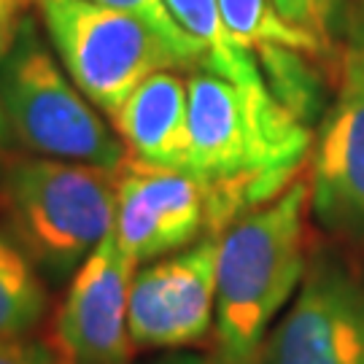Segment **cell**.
<instances>
[{
  "instance_id": "obj_1",
  "label": "cell",
  "mask_w": 364,
  "mask_h": 364,
  "mask_svg": "<svg viewBox=\"0 0 364 364\" xmlns=\"http://www.w3.org/2000/svg\"><path fill=\"white\" fill-rule=\"evenodd\" d=\"M189 165L208 195V235L273 203L311 151V124L267 81L243 87L208 70L186 78Z\"/></svg>"
},
{
  "instance_id": "obj_2",
  "label": "cell",
  "mask_w": 364,
  "mask_h": 364,
  "mask_svg": "<svg viewBox=\"0 0 364 364\" xmlns=\"http://www.w3.org/2000/svg\"><path fill=\"white\" fill-rule=\"evenodd\" d=\"M311 186L291 181L273 203L251 210L219 235L216 348L259 359L275 313L305 275V205Z\"/></svg>"
},
{
  "instance_id": "obj_3",
  "label": "cell",
  "mask_w": 364,
  "mask_h": 364,
  "mask_svg": "<svg viewBox=\"0 0 364 364\" xmlns=\"http://www.w3.org/2000/svg\"><path fill=\"white\" fill-rule=\"evenodd\" d=\"M6 205L25 254L60 278L114 232L117 176L49 156L16 159L6 173Z\"/></svg>"
},
{
  "instance_id": "obj_4",
  "label": "cell",
  "mask_w": 364,
  "mask_h": 364,
  "mask_svg": "<svg viewBox=\"0 0 364 364\" xmlns=\"http://www.w3.org/2000/svg\"><path fill=\"white\" fill-rule=\"evenodd\" d=\"M0 103L11 135L30 151L105 170L124 159L122 144L63 76L30 16L0 60Z\"/></svg>"
},
{
  "instance_id": "obj_5",
  "label": "cell",
  "mask_w": 364,
  "mask_h": 364,
  "mask_svg": "<svg viewBox=\"0 0 364 364\" xmlns=\"http://www.w3.org/2000/svg\"><path fill=\"white\" fill-rule=\"evenodd\" d=\"M36 6L78 92L108 117L144 78L183 68L168 41L127 11L95 0H36Z\"/></svg>"
},
{
  "instance_id": "obj_6",
  "label": "cell",
  "mask_w": 364,
  "mask_h": 364,
  "mask_svg": "<svg viewBox=\"0 0 364 364\" xmlns=\"http://www.w3.org/2000/svg\"><path fill=\"white\" fill-rule=\"evenodd\" d=\"M219 235L154 262L132 275L130 338L135 348H183L203 343L216 316Z\"/></svg>"
},
{
  "instance_id": "obj_7",
  "label": "cell",
  "mask_w": 364,
  "mask_h": 364,
  "mask_svg": "<svg viewBox=\"0 0 364 364\" xmlns=\"http://www.w3.org/2000/svg\"><path fill=\"white\" fill-rule=\"evenodd\" d=\"M117 176L119 248L138 262L156 259L208 235V195L203 181L178 168L124 156Z\"/></svg>"
},
{
  "instance_id": "obj_8",
  "label": "cell",
  "mask_w": 364,
  "mask_h": 364,
  "mask_svg": "<svg viewBox=\"0 0 364 364\" xmlns=\"http://www.w3.org/2000/svg\"><path fill=\"white\" fill-rule=\"evenodd\" d=\"M264 356L267 364H364L362 278L332 257H316Z\"/></svg>"
},
{
  "instance_id": "obj_9",
  "label": "cell",
  "mask_w": 364,
  "mask_h": 364,
  "mask_svg": "<svg viewBox=\"0 0 364 364\" xmlns=\"http://www.w3.org/2000/svg\"><path fill=\"white\" fill-rule=\"evenodd\" d=\"M135 262L119 248L117 232L78 267L57 318L52 343L65 364H130V287Z\"/></svg>"
},
{
  "instance_id": "obj_10",
  "label": "cell",
  "mask_w": 364,
  "mask_h": 364,
  "mask_svg": "<svg viewBox=\"0 0 364 364\" xmlns=\"http://www.w3.org/2000/svg\"><path fill=\"white\" fill-rule=\"evenodd\" d=\"M311 205L324 230L364 246V49L359 46L343 57L338 97L321 124Z\"/></svg>"
},
{
  "instance_id": "obj_11",
  "label": "cell",
  "mask_w": 364,
  "mask_h": 364,
  "mask_svg": "<svg viewBox=\"0 0 364 364\" xmlns=\"http://www.w3.org/2000/svg\"><path fill=\"white\" fill-rule=\"evenodd\" d=\"M122 141L132 156L151 165L186 170L189 127H186V81L173 70H156L144 78L124 105L114 114ZM189 173V170H186Z\"/></svg>"
},
{
  "instance_id": "obj_12",
  "label": "cell",
  "mask_w": 364,
  "mask_h": 364,
  "mask_svg": "<svg viewBox=\"0 0 364 364\" xmlns=\"http://www.w3.org/2000/svg\"><path fill=\"white\" fill-rule=\"evenodd\" d=\"M173 25L200 52V70L230 78L243 87L264 84L259 60L230 36L219 11V0H162Z\"/></svg>"
},
{
  "instance_id": "obj_13",
  "label": "cell",
  "mask_w": 364,
  "mask_h": 364,
  "mask_svg": "<svg viewBox=\"0 0 364 364\" xmlns=\"http://www.w3.org/2000/svg\"><path fill=\"white\" fill-rule=\"evenodd\" d=\"M219 11L230 36L251 52L267 46L299 54H318L326 49L308 30L287 22L273 0H219Z\"/></svg>"
},
{
  "instance_id": "obj_14",
  "label": "cell",
  "mask_w": 364,
  "mask_h": 364,
  "mask_svg": "<svg viewBox=\"0 0 364 364\" xmlns=\"http://www.w3.org/2000/svg\"><path fill=\"white\" fill-rule=\"evenodd\" d=\"M46 311V291L25 248L0 232V338L25 335Z\"/></svg>"
},
{
  "instance_id": "obj_15",
  "label": "cell",
  "mask_w": 364,
  "mask_h": 364,
  "mask_svg": "<svg viewBox=\"0 0 364 364\" xmlns=\"http://www.w3.org/2000/svg\"><path fill=\"white\" fill-rule=\"evenodd\" d=\"M95 3H103L108 9H119V11H127L132 16H138V19H144L159 38H165L176 49V54L181 57L186 70H200V52L186 41L181 30L173 25V19L165 11L162 0H95Z\"/></svg>"
},
{
  "instance_id": "obj_16",
  "label": "cell",
  "mask_w": 364,
  "mask_h": 364,
  "mask_svg": "<svg viewBox=\"0 0 364 364\" xmlns=\"http://www.w3.org/2000/svg\"><path fill=\"white\" fill-rule=\"evenodd\" d=\"M281 16L329 46L340 19V0H273Z\"/></svg>"
},
{
  "instance_id": "obj_17",
  "label": "cell",
  "mask_w": 364,
  "mask_h": 364,
  "mask_svg": "<svg viewBox=\"0 0 364 364\" xmlns=\"http://www.w3.org/2000/svg\"><path fill=\"white\" fill-rule=\"evenodd\" d=\"M0 364H65V359L52 340L3 335L0 338Z\"/></svg>"
},
{
  "instance_id": "obj_18",
  "label": "cell",
  "mask_w": 364,
  "mask_h": 364,
  "mask_svg": "<svg viewBox=\"0 0 364 364\" xmlns=\"http://www.w3.org/2000/svg\"><path fill=\"white\" fill-rule=\"evenodd\" d=\"M22 19V0H0V60L11 49Z\"/></svg>"
},
{
  "instance_id": "obj_19",
  "label": "cell",
  "mask_w": 364,
  "mask_h": 364,
  "mask_svg": "<svg viewBox=\"0 0 364 364\" xmlns=\"http://www.w3.org/2000/svg\"><path fill=\"white\" fill-rule=\"evenodd\" d=\"M151 364H259V359H237L230 353H221L216 348V353L208 356H189V353H178V356H165V359H156Z\"/></svg>"
},
{
  "instance_id": "obj_20",
  "label": "cell",
  "mask_w": 364,
  "mask_h": 364,
  "mask_svg": "<svg viewBox=\"0 0 364 364\" xmlns=\"http://www.w3.org/2000/svg\"><path fill=\"white\" fill-rule=\"evenodd\" d=\"M348 36L353 46L364 49V0H353L351 11H348Z\"/></svg>"
},
{
  "instance_id": "obj_21",
  "label": "cell",
  "mask_w": 364,
  "mask_h": 364,
  "mask_svg": "<svg viewBox=\"0 0 364 364\" xmlns=\"http://www.w3.org/2000/svg\"><path fill=\"white\" fill-rule=\"evenodd\" d=\"M11 138V127H9V122H6V114H3V103H0V146L6 144Z\"/></svg>"
}]
</instances>
